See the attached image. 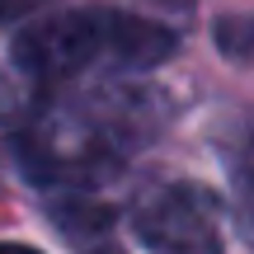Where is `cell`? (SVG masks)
I'll return each mask as SVG.
<instances>
[{
    "label": "cell",
    "instance_id": "cell-1",
    "mask_svg": "<svg viewBox=\"0 0 254 254\" xmlns=\"http://www.w3.org/2000/svg\"><path fill=\"white\" fill-rule=\"evenodd\" d=\"M113 123L104 118H43L14 136L19 170L38 184H66V189H94L123 170L113 146Z\"/></svg>",
    "mask_w": 254,
    "mask_h": 254
},
{
    "label": "cell",
    "instance_id": "cell-2",
    "mask_svg": "<svg viewBox=\"0 0 254 254\" xmlns=\"http://www.w3.org/2000/svg\"><path fill=\"white\" fill-rule=\"evenodd\" d=\"M113 9H66V14H38L9 43V62L33 85H62L94 66L109 52Z\"/></svg>",
    "mask_w": 254,
    "mask_h": 254
},
{
    "label": "cell",
    "instance_id": "cell-3",
    "mask_svg": "<svg viewBox=\"0 0 254 254\" xmlns=\"http://www.w3.org/2000/svg\"><path fill=\"white\" fill-rule=\"evenodd\" d=\"M132 231L151 254H221V202L202 184H165L132 212Z\"/></svg>",
    "mask_w": 254,
    "mask_h": 254
},
{
    "label": "cell",
    "instance_id": "cell-4",
    "mask_svg": "<svg viewBox=\"0 0 254 254\" xmlns=\"http://www.w3.org/2000/svg\"><path fill=\"white\" fill-rule=\"evenodd\" d=\"M179 52V33L155 19H141V14H123L113 9V38H109V57L127 71H151V66L170 62Z\"/></svg>",
    "mask_w": 254,
    "mask_h": 254
},
{
    "label": "cell",
    "instance_id": "cell-5",
    "mask_svg": "<svg viewBox=\"0 0 254 254\" xmlns=\"http://www.w3.org/2000/svg\"><path fill=\"white\" fill-rule=\"evenodd\" d=\"M212 43L226 57H254V14H221L212 24Z\"/></svg>",
    "mask_w": 254,
    "mask_h": 254
},
{
    "label": "cell",
    "instance_id": "cell-6",
    "mask_svg": "<svg viewBox=\"0 0 254 254\" xmlns=\"http://www.w3.org/2000/svg\"><path fill=\"white\" fill-rule=\"evenodd\" d=\"M47 0H0V19H19V14H38Z\"/></svg>",
    "mask_w": 254,
    "mask_h": 254
},
{
    "label": "cell",
    "instance_id": "cell-7",
    "mask_svg": "<svg viewBox=\"0 0 254 254\" xmlns=\"http://www.w3.org/2000/svg\"><path fill=\"white\" fill-rule=\"evenodd\" d=\"M0 254H43V250H28V245H9V240H0Z\"/></svg>",
    "mask_w": 254,
    "mask_h": 254
},
{
    "label": "cell",
    "instance_id": "cell-8",
    "mask_svg": "<svg viewBox=\"0 0 254 254\" xmlns=\"http://www.w3.org/2000/svg\"><path fill=\"white\" fill-rule=\"evenodd\" d=\"M90 254H123V250H118V245H94Z\"/></svg>",
    "mask_w": 254,
    "mask_h": 254
},
{
    "label": "cell",
    "instance_id": "cell-9",
    "mask_svg": "<svg viewBox=\"0 0 254 254\" xmlns=\"http://www.w3.org/2000/svg\"><path fill=\"white\" fill-rule=\"evenodd\" d=\"M174 5H179V0H174Z\"/></svg>",
    "mask_w": 254,
    "mask_h": 254
}]
</instances>
